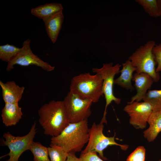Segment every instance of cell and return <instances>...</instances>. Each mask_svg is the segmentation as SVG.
Here are the masks:
<instances>
[{"label": "cell", "mask_w": 161, "mask_h": 161, "mask_svg": "<svg viewBox=\"0 0 161 161\" xmlns=\"http://www.w3.org/2000/svg\"><path fill=\"white\" fill-rule=\"evenodd\" d=\"M21 108L18 103H6L2 110L3 123L6 127L16 125L22 118Z\"/></svg>", "instance_id": "5bb4252c"}, {"label": "cell", "mask_w": 161, "mask_h": 161, "mask_svg": "<svg viewBox=\"0 0 161 161\" xmlns=\"http://www.w3.org/2000/svg\"><path fill=\"white\" fill-rule=\"evenodd\" d=\"M158 161H161V159H160Z\"/></svg>", "instance_id": "83f0119b"}, {"label": "cell", "mask_w": 161, "mask_h": 161, "mask_svg": "<svg viewBox=\"0 0 161 161\" xmlns=\"http://www.w3.org/2000/svg\"><path fill=\"white\" fill-rule=\"evenodd\" d=\"M64 18L61 11L43 20L48 37L53 44L57 41Z\"/></svg>", "instance_id": "4fadbf2b"}, {"label": "cell", "mask_w": 161, "mask_h": 161, "mask_svg": "<svg viewBox=\"0 0 161 161\" xmlns=\"http://www.w3.org/2000/svg\"><path fill=\"white\" fill-rule=\"evenodd\" d=\"M29 150L33 154L34 161H50L48 148L40 143L34 141L31 145Z\"/></svg>", "instance_id": "ac0fdd59"}, {"label": "cell", "mask_w": 161, "mask_h": 161, "mask_svg": "<svg viewBox=\"0 0 161 161\" xmlns=\"http://www.w3.org/2000/svg\"><path fill=\"white\" fill-rule=\"evenodd\" d=\"M0 86L5 103H18L24 93V86H20L13 81L3 83L0 80Z\"/></svg>", "instance_id": "7c38bea8"}, {"label": "cell", "mask_w": 161, "mask_h": 161, "mask_svg": "<svg viewBox=\"0 0 161 161\" xmlns=\"http://www.w3.org/2000/svg\"><path fill=\"white\" fill-rule=\"evenodd\" d=\"M36 125L35 122L29 132L24 136H15L9 132L4 133L3 137L4 139L2 141V145L7 146L10 152L1 158L8 156L9 158L6 161H18L21 155L25 151L29 150L31 145L34 142L36 133Z\"/></svg>", "instance_id": "52a82bcc"}, {"label": "cell", "mask_w": 161, "mask_h": 161, "mask_svg": "<svg viewBox=\"0 0 161 161\" xmlns=\"http://www.w3.org/2000/svg\"><path fill=\"white\" fill-rule=\"evenodd\" d=\"M66 161H82L75 155V153L69 152L68 153Z\"/></svg>", "instance_id": "484cf974"}, {"label": "cell", "mask_w": 161, "mask_h": 161, "mask_svg": "<svg viewBox=\"0 0 161 161\" xmlns=\"http://www.w3.org/2000/svg\"><path fill=\"white\" fill-rule=\"evenodd\" d=\"M152 53L157 66L156 72L157 73L161 72V43L156 44L152 49Z\"/></svg>", "instance_id": "cb8c5ba5"}, {"label": "cell", "mask_w": 161, "mask_h": 161, "mask_svg": "<svg viewBox=\"0 0 161 161\" xmlns=\"http://www.w3.org/2000/svg\"><path fill=\"white\" fill-rule=\"evenodd\" d=\"M122 69L120 70V76L114 80V84L117 85L127 90L133 91L134 88L131 83L133 72L136 71L131 61L126 60L122 64Z\"/></svg>", "instance_id": "9a60e30c"}, {"label": "cell", "mask_w": 161, "mask_h": 161, "mask_svg": "<svg viewBox=\"0 0 161 161\" xmlns=\"http://www.w3.org/2000/svg\"><path fill=\"white\" fill-rule=\"evenodd\" d=\"M88 119L70 123L58 136L52 137L50 145L61 148L68 153L81 151L89 139Z\"/></svg>", "instance_id": "7a4b0ae2"}, {"label": "cell", "mask_w": 161, "mask_h": 161, "mask_svg": "<svg viewBox=\"0 0 161 161\" xmlns=\"http://www.w3.org/2000/svg\"><path fill=\"white\" fill-rule=\"evenodd\" d=\"M132 80L134 82L137 93L132 97L131 100L127 103L134 101L139 102L143 100L154 82L151 76L145 73H135L133 75Z\"/></svg>", "instance_id": "8fae6325"}, {"label": "cell", "mask_w": 161, "mask_h": 161, "mask_svg": "<svg viewBox=\"0 0 161 161\" xmlns=\"http://www.w3.org/2000/svg\"><path fill=\"white\" fill-rule=\"evenodd\" d=\"M145 151L143 146L137 147L128 156L126 161H145Z\"/></svg>", "instance_id": "603a6c76"}, {"label": "cell", "mask_w": 161, "mask_h": 161, "mask_svg": "<svg viewBox=\"0 0 161 161\" xmlns=\"http://www.w3.org/2000/svg\"><path fill=\"white\" fill-rule=\"evenodd\" d=\"M104 127L103 123L100 122L97 124L94 122L93 123L89 129V139L87 144L81 153L96 152L98 154L100 158L104 160H106L108 159L104 156L103 151L108 146H118L123 150H126L128 148V145H121L116 142L115 135L111 137L105 136L103 133Z\"/></svg>", "instance_id": "5b68a950"}, {"label": "cell", "mask_w": 161, "mask_h": 161, "mask_svg": "<svg viewBox=\"0 0 161 161\" xmlns=\"http://www.w3.org/2000/svg\"><path fill=\"white\" fill-rule=\"evenodd\" d=\"M103 78L99 74L81 73L71 79L70 91L96 103L103 95Z\"/></svg>", "instance_id": "3957f363"}, {"label": "cell", "mask_w": 161, "mask_h": 161, "mask_svg": "<svg viewBox=\"0 0 161 161\" xmlns=\"http://www.w3.org/2000/svg\"><path fill=\"white\" fill-rule=\"evenodd\" d=\"M38 112L39 123L46 135L57 136L70 123L63 101L52 100L43 105Z\"/></svg>", "instance_id": "6da1fadb"}, {"label": "cell", "mask_w": 161, "mask_h": 161, "mask_svg": "<svg viewBox=\"0 0 161 161\" xmlns=\"http://www.w3.org/2000/svg\"><path fill=\"white\" fill-rule=\"evenodd\" d=\"M30 40L29 39L24 41L19 52L8 63L6 71H9L14 68L15 65L22 66L35 65L48 72L55 69V66L44 61L32 52L30 46Z\"/></svg>", "instance_id": "9c48e42d"}, {"label": "cell", "mask_w": 161, "mask_h": 161, "mask_svg": "<svg viewBox=\"0 0 161 161\" xmlns=\"http://www.w3.org/2000/svg\"><path fill=\"white\" fill-rule=\"evenodd\" d=\"M63 102L70 123L88 119L91 114L92 101L69 91Z\"/></svg>", "instance_id": "ba28073f"}, {"label": "cell", "mask_w": 161, "mask_h": 161, "mask_svg": "<svg viewBox=\"0 0 161 161\" xmlns=\"http://www.w3.org/2000/svg\"><path fill=\"white\" fill-rule=\"evenodd\" d=\"M121 65L119 63L113 65L112 63L103 64L102 66L100 68H93V72L101 75L103 79V92L106 100V105L103 117L100 123L107 124L106 119L107 109L108 106L112 102L119 104L121 99L116 97L113 91L114 77L117 74L120 73Z\"/></svg>", "instance_id": "8992f818"}, {"label": "cell", "mask_w": 161, "mask_h": 161, "mask_svg": "<svg viewBox=\"0 0 161 161\" xmlns=\"http://www.w3.org/2000/svg\"><path fill=\"white\" fill-rule=\"evenodd\" d=\"M47 148L50 161H66L68 153L61 148L50 144Z\"/></svg>", "instance_id": "7402d4cb"}, {"label": "cell", "mask_w": 161, "mask_h": 161, "mask_svg": "<svg viewBox=\"0 0 161 161\" xmlns=\"http://www.w3.org/2000/svg\"><path fill=\"white\" fill-rule=\"evenodd\" d=\"M149 127L143 132V136L149 142L153 141L161 132V110L152 111L149 117Z\"/></svg>", "instance_id": "2e32d148"}, {"label": "cell", "mask_w": 161, "mask_h": 161, "mask_svg": "<svg viewBox=\"0 0 161 161\" xmlns=\"http://www.w3.org/2000/svg\"><path fill=\"white\" fill-rule=\"evenodd\" d=\"M158 4L160 16H161V0H158Z\"/></svg>", "instance_id": "4316f807"}, {"label": "cell", "mask_w": 161, "mask_h": 161, "mask_svg": "<svg viewBox=\"0 0 161 161\" xmlns=\"http://www.w3.org/2000/svg\"><path fill=\"white\" fill-rule=\"evenodd\" d=\"M152 106L153 111L161 110V89L149 90L143 99Z\"/></svg>", "instance_id": "d6986e66"}, {"label": "cell", "mask_w": 161, "mask_h": 161, "mask_svg": "<svg viewBox=\"0 0 161 161\" xmlns=\"http://www.w3.org/2000/svg\"><path fill=\"white\" fill-rule=\"evenodd\" d=\"M123 110L129 117L130 124L135 129H143L147 126L153 108L148 102L134 101L127 103Z\"/></svg>", "instance_id": "30bf717a"}, {"label": "cell", "mask_w": 161, "mask_h": 161, "mask_svg": "<svg viewBox=\"0 0 161 161\" xmlns=\"http://www.w3.org/2000/svg\"><path fill=\"white\" fill-rule=\"evenodd\" d=\"M79 158L82 161H104L94 151L81 153Z\"/></svg>", "instance_id": "d4e9b609"}, {"label": "cell", "mask_w": 161, "mask_h": 161, "mask_svg": "<svg viewBox=\"0 0 161 161\" xmlns=\"http://www.w3.org/2000/svg\"><path fill=\"white\" fill-rule=\"evenodd\" d=\"M155 42L149 41L140 46L129 57L133 66L136 70V73H145L149 75L154 82H158L160 78L159 73L156 72V63L152 53Z\"/></svg>", "instance_id": "277c9868"}, {"label": "cell", "mask_w": 161, "mask_h": 161, "mask_svg": "<svg viewBox=\"0 0 161 161\" xmlns=\"http://www.w3.org/2000/svg\"><path fill=\"white\" fill-rule=\"evenodd\" d=\"M62 5L58 3H46L32 8L31 14L42 20L61 11H62Z\"/></svg>", "instance_id": "e0dca14e"}, {"label": "cell", "mask_w": 161, "mask_h": 161, "mask_svg": "<svg viewBox=\"0 0 161 161\" xmlns=\"http://www.w3.org/2000/svg\"><path fill=\"white\" fill-rule=\"evenodd\" d=\"M21 50V48L13 45L7 44L0 46V59L9 63L15 57Z\"/></svg>", "instance_id": "ffe728a7"}, {"label": "cell", "mask_w": 161, "mask_h": 161, "mask_svg": "<svg viewBox=\"0 0 161 161\" xmlns=\"http://www.w3.org/2000/svg\"><path fill=\"white\" fill-rule=\"evenodd\" d=\"M135 1L141 6L150 16L154 17L160 16L158 0H136Z\"/></svg>", "instance_id": "44dd1931"}]
</instances>
